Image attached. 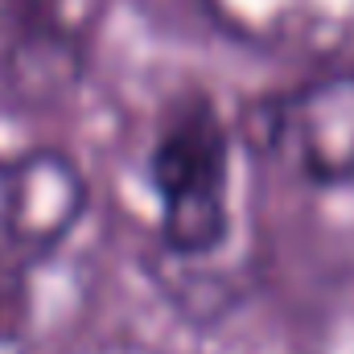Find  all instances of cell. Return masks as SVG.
<instances>
[{
    "instance_id": "cell-1",
    "label": "cell",
    "mask_w": 354,
    "mask_h": 354,
    "mask_svg": "<svg viewBox=\"0 0 354 354\" xmlns=\"http://www.w3.org/2000/svg\"><path fill=\"white\" fill-rule=\"evenodd\" d=\"M149 177L165 256L181 264L214 260L231 239V128L206 95L189 91L165 111Z\"/></svg>"
},
{
    "instance_id": "cell-2",
    "label": "cell",
    "mask_w": 354,
    "mask_h": 354,
    "mask_svg": "<svg viewBox=\"0 0 354 354\" xmlns=\"http://www.w3.org/2000/svg\"><path fill=\"white\" fill-rule=\"evenodd\" d=\"M252 149L309 185L354 181V71L313 75L248 111Z\"/></svg>"
},
{
    "instance_id": "cell-4",
    "label": "cell",
    "mask_w": 354,
    "mask_h": 354,
    "mask_svg": "<svg viewBox=\"0 0 354 354\" xmlns=\"http://www.w3.org/2000/svg\"><path fill=\"white\" fill-rule=\"evenodd\" d=\"M214 21L264 50H334L354 29V0H202Z\"/></svg>"
},
{
    "instance_id": "cell-3",
    "label": "cell",
    "mask_w": 354,
    "mask_h": 354,
    "mask_svg": "<svg viewBox=\"0 0 354 354\" xmlns=\"http://www.w3.org/2000/svg\"><path fill=\"white\" fill-rule=\"evenodd\" d=\"M87 202V177L66 153L29 149L0 157V272L58 256Z\"/></svg>"
},
{
    "instance_id": "cell-6",
    "label": "cell",
    "mask_w": 354,
    "mask_h": 354,
    "mask_svg": "<svg viewBox=\"0 0 354 354\" xmlns=\"http://www.w3.org/2000/svg\"><path fill=\"white\" fill-rule=\"evenodd\" d=\"M71 354H136V351L115 346V342H99V346H83V351H71Z\"/></svg>"
},
{
    "instance_id": "cell-5",
    "label": "cell",
    "mask_w": 354,
    "mask_h": 354,
    "mask_svg": "<svg viewBox=\"0 0 354 354\" xmlns=\"http://www.w3.org/2000/svg\"><path fill=\"white\" fill-rule=\"evenodd\" d=\"M79 0H0V33H17L25 50L62 54L79 37Z\"/></svg>"
}]
</instances>
